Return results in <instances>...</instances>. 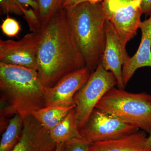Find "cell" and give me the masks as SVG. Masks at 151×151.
<instances>
[{"instance_id": "obj_1", "label": "cell", "mask_w": 151, "mask_h": 151, "mask_svg": "<svg viewBox=\"0 0 151 151\" xmlns=\"http://www.w3.org/2000/svg\"><path fill=\"white\" fill-rule=\"evenodd\" d=\"M37 63L45 88L53 87L66 76L86 67L63 7L42 28Z\"/></svg>"}, {"instance_id": "obj_2", "label": "cell", "mask_w": 151, "mask_h": 151, "mask_svg": "<svg viewBox=\"0 0 151 151\" xmlns=\"http://www.w3.org/2000/svg\"><path fill=\"white\" fill-rule=\"evenodd\" d=\"M64 9L86 67L92 72L101 62L106 42L107 19L102 3L86 1Z\"/></svg>"}, {"instance_id": "obj_3", "label": "cell", "mask_w": 151, "mask_h": 151, "mask_svg": "<svg viewBox=\"0 0 151 151\" xmlns=\"http://www.w3.org/2000/svg\"><path fill=\"white\" fill-rule=\"evenodd\" d=\"M45 88L36 70L0 62L1 98L23 118L45 107Z\"/></svg>"}, {"instance_id": "obj_4", "label": "cell", "mask_w": 151, "mask_h": 151, "mask_svg": "<svg viewBox=\"0 0 151 151\" xmlns=\"http://www.w3.org/2000/svg\"><path fill=\"white\" fill-rule=\"evenodd\" d=\"M95 108L144 132H151V95L145 92L131 93L114 87L102 97Z\"/></svg>"}, {"instance_id": "obj_5", "label": "cell", "mask_w": 151, "mask_h": 151, "mask_svg": "<svg viewBox=\"0 0 151 151\" xmlns=\"http://www.w3.org/2000/svg\"><path fill=\"white\" fill-rule=\"evenodd\" d=\"M116 85L117 81L115 76L111 71L105 70L100 63L73 99L79 130L86 124L102 97Z\"/></svg>"}, {"instance_id": "obj_6", "label": "cell", "mask_w": 151, "mask_h": 151, "mask_svg": "<svg viewBox=\"0 0 151 151\" xmlns=\"http://www.w3.org/2000/svg\"><path fill=\"white\" fill-rule=\"evenodd\" d=\"M138 131L134 126L96 108L79 130L82 137L90 144L119 139Z\"/></svg>"}, {"instance_id": "obj_7", "label": "cell", "mask_w": 151, "mask_h": 151, "mask_svg": "<svg viewBox=\"0 0 151 151\" xmlns=\"http://www.w3.org/2000/svg\"><path fill=\"white\" fill-rule=\"evenodd\" d=\"M42 31L27 34L18 41L1 40L0 62L37 71V58Z\"/></svg>"}, {"instance_id": "obj_8", "label": "cell", "mask_w": 151, "mask_h": 151, "mask_svg": "<svg viewBox=\"0 0 151 151\" xmlns=\"http://www.w3.org/2000/svg\"><path fill=\"white\" fill-rule=\"evenodd\" d=\"M141 3L142 0H133L124 4L112 0L108 3L107 19L116 29L125 47L139 29L143 14Z\"/></svg>"}, {"instance_id": "obj_9", "label": "cell", "mask_w": 151, "mask_h": 151, "mask_svg": "<svg viewBox=\"0 0 151 151\" xmlns=\"http://www.w3.org/2000/svg\"><path fill=\"white\" fill-rule=\"evenodd\" d=\"M91 73L87 68H83L66 76L53 87L45 88V107L75 106L74 96L86 84Z\"/></svg>"}, {"instance_id": "obj_10", "label": "cell", "mask_w": 151, "mask_h": 151, "mask_svg": "<svg viewBox=\"0 0 151 151\" xmlns=\"http://www.w3.org/2000/svg\"><path fill=\"white\" fill-rule=\"evenodd\" d=\"M105 30L106 42L101 63L105 70L111 71L115 76L118 88L124 89L125 86L122 68L130 57L116 29L108 19L105 22Z\"/></svg>"}, {"instance_id": "obj_11", "label": "cell", "mask_w": 151, "mask_h": 151, "mask_svg": "<svg viewBox=\"0 0 151 151\" xmlns=\"http://www.w3.org/2000/svg\"><path fill=\"white\" fill-rule=\"evenodd\" d=\"M57 144L32 115L24 118L20 139L12 151H55Z\"/></svg>"}, {"instance_id": "obj_12", "label": "cell", "mask_w": 151, "mask_h": 151, "mask_svg": "<svg viewBox=\"0 0 151 151\" xmlns=\"http://www.w3.org/2000/svg\"><path fill=\"white\" fill-rule=\"evenodd\" d=\"M139 29L142 32V38L137 51L125 63L122 68V77L125 86L138 69L151 67V13L148 19L142 22Z\"/></svg>"}, {"instance_id": "obj_13", "label": "cell", "mask_w": 151, "mask_h": 151, "mask_svg": "<svg viewBox=\"0 0 151 151\" xmlns=\"http://www.w3.org/2000/svg\"><path fill=\"white\" fill-rule=\"evenodd\" d=\"M145 132L139 131L111 140L90 144L89 151H151L147 146Z\"/></svg>"}, {"instance_id": "obj_14", "label": "cell", "mask_w": 151, "mask_h": 151, "mask_svg": "<svg viewBox=\"0 0 151 151\" xmlns=\"http://www.w3.org/2000/svg\"><path fill=\"white\" fill-rule=\"evenodd\" d=\"M49 133L52 139L57 144H64L76 139H83L77 125L75 108L71 109Z\"/></svg>"}, {"instance_id": "obj_15", "label": "cell", "mask_w": 151, "mask_h": 151, "mask_svg": "<svg viewBox=\"0 0 151 151\" xmlns=\"http://www.w3.org/2000/svg\"><path fill=\"white\" fill-rule=\"evenodd\" d=\"M75 106H50L40 108L33 112V116L49 132L64 119Z\"/></svg>"}, {"instance_id": "obj_16", "label": "cell", "mask_w": 151, "mask_h": 151, "mask_svg": "<svg viewBox=\"0 0 151 151\" xmlns=\"http://www.w3.org/2000/svg\"><path fill=\"white\" fill-rule=\"evenodd\" d=\"M23 122L24 118L18 113L10 119L1 139L0 151L12 150L20 139Z\"/></svg>"}, {"instance_id": "obj_17", "label": "cell", "mask_w": 151, "mask_h": 151, "mask_svg": "<svg viewBox=\"0 0 151 151\" xmlns=\"http://www.w3.org/2000/svg\"><path fill=\"white\" fill-rule=\"evenodd\" d=\"M29 7L38 12V6L35 0H0L2 14H13L17 15H23L25 9Z\"/></svg>"}, {"instance_id": "obj_18", "label": "cell", "mask_w": 151, "mask_h": 151, "mask_svg": "<svg viewBox=\"0 0 151 151\" xmlns=\"http://www.w3.org/2000/svg\"><path fill=\"white\" fill-rule=\"evenodd\" d=\"M38 6L39 17L42 27L62 8L63 0H35Z\"/></svg>"}, {"instance_id": "obj_19", "label": "cell", "mask_w": 151, "mask_h": 151, "mask_svg": "<svg viewBox=\"0 0 151 151\" xmlns=\"http://www.w3.org/2000/svg\"><path fill=\"white\" fill-rule=\"evenodd\" d=\"M24 18L27 22L31 32H39L42 29L38 13L31 8L25 9L23 11Z\"/></svg>"}, {"instance_id": "obj_20", "label": "cell", "mask_w": 151, "mask_h": 151, "mask_svg": "<svg viewBox=\"0 0 151 151\" xmlns=\"http://www.w3.org/2000/svg\"><path fill=\"white\" fill-rule=\"evenodd\" d=\"M1 28L3 34L9 37H17L21 30L18 22L9 16L3 21Z\"/></svg>"}, {"instance_id": "obj_21", "label": "cell", "mask_w": 151, "mask_h": 151, "mask_svg": "<svg viewBox=\"0 0 151 151\" xmlns=\"http://www.w3.org/2000/svg\"><path fill=\"white\" fill-rule=\"evenodd\" d=\"M90 145L84 139H76L64 143L63 151H89Z\"/></svg>"}, {"instance_id": "obj_22", "label": "cell", "mask_w": 151, "mask_h": 151, "mask_svg": "<svg viewBox=\"0 0 151 151\" xmlns=\"http://www.w3.org/2000/svg\"><path fill=\"white\" fill-rule=\"evenodd\" d=\"M1 118H12L16 114H17V111L5 100L1 98Z\"/></svg>"}, {"instance_id": "obj_23", "label": "cell", "mask_w": 151, "mask_h": 151, "mask_svg": "<svg viewBox=\"0 0 151 151\" xmlns=\"http://www.w3.org/2000/svg\"><path fill=\"white\" fill-rule=\"evenodd\" d=\"M86 1H87V0H63L62 7L63 8L73 7Z\"/></svg>"}, {"instance_id": "obj_24", "label": "cell", "mask_w": 151, "mask_h": 151, "mask_svg": "<svg viewBox=\"0 0 151 151\" xmlns=\"http://www.w3.org/2000/svg\"><path fill=\"white\" fill-rule=\"evenodd\" d=\"M141 8L143 14L150 15L151 13V0H142Z\"/></svg>"}, {"instance_id": "obj_25", "label": "cell", "mask_w": 151, "mask_h": 151, "mask_svg": "<svg viewBox=\"0 0 151 151\" xmlns=\"http://www.w3.org/2000/svg\"><path fill=\"white\" fill-rule=\"evenodd\" d=\"M111 1L112 0H103V1L102 2V5H103V8L104 9L105 13L108 9V3Z\"/></svg>"}, {"instance_id": "obj_26", "label": "cell", "mask_w": 151, "mask_h": 151, "mask_svg": "<svg viewBox=\"0 0 151 151\" xmlns=\"http://www.w3.org/2000/svg\"><path fill=\"white\" fill-rule=\"evenodd\" d=\"M150 134L149 137H147L146 143L147 147L151 148V132H150Z\"/></svg>"}, {"instance_id": "obj_27", "label": "cell", "mask_w": 151, "mask_h": 151, "mask_svg": "<svg viewBox=\"0 0 151 151\" xmlns=\"http://www.w3.org/2000/svg\"><path fill=\"white\" fill-rule=\"evenodd\" d=\"M64 143L57 144L55 151H62Z\"/></svg>"}, {"instance_id": "obj_28", "label": "cell", "mask_w": 151, "mask_h": 151, "mask_svg": "<svg viewBox=\"0 0 151 151\" xmlns=\"http://www.w3.org/2000/svg\"><path fill=\"white\" fill-rule=\"evenodd\" d=\"M103 0H87V1L92 3V4H97V3H102Z\"/></svg>"}, {"instance_id": "obj_29", "label": "cell", "mask_w": 151, "mask_h": 151, "mask_svg": "<svg viewBox=\"0 0 151 151\" xmlns=\"http://www.w3.org/2000/svg\"><path fill=\"white\" fill-rule=\"evenodd\" d=\"M62 151H63V150H62Z\"/></svg>"}]
</instances>
